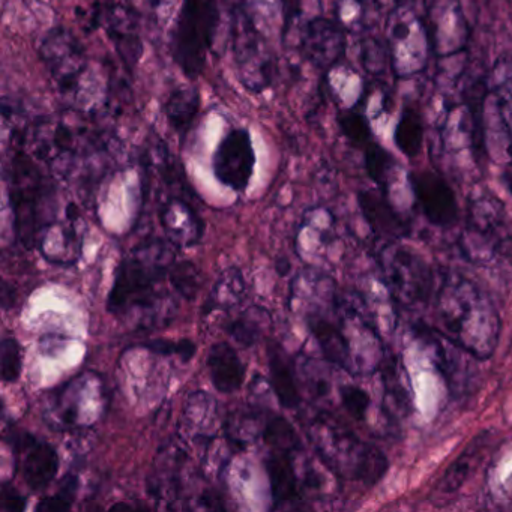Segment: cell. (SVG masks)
I'll use <instances>...</instances> for the list:
<instances>
[{
  "label": "cell",
  "mask_w": 512,
  "mask_h": 512,
  "mask_svg": "<svg viewBox=\"0 0 512 512\" xmlns=\"http://www.w3.org/2000/svg\"><path fill=\"white\" fill-rule=\"evenodd\" d=\"M442 335L475 358H490L499 341V316L487 296L461 277H446L437 293Z\"/></svg>",
  "instance_id": "1"
},
{
  "label": "cell",
  "mask_w": 512,
  "mask_h": 512,
  "mask_svg": "<svg viewBox=\"0 0 512 512\" xmlns=\"http://www.w3.org/2000/svg\"><path fill=\"white\" fill-rule=\"evenodd\" d=\"M172 242L149 239L134 248L130 257L122 260L116 271L115 283L109 293L107 310L113 314L125 313L131 308L145 310L143 323L152 319L160 322L161 311H170L155 292L158 283L169 274L175 253Z\"/></svg>",
  "instance_id": "2"
},
{
  "label": "cell",
  "mask_w": 512,
  "mask_h": 512,
  "mask_svg": "<svg viewBox=\"0 0 512 512\" xmlns=\"http://www.w3.org/2000/svg\"><path fill=\"white\" fill-rule=\"evenodd\" d=\"M311 442L334 472L374 485L388 472V458L370 443L326 415H317L310 427Z\"/></svg>",
  "instance_id": "3"
},
{
  "label": "cell",
  "mask_w": 512,
  "mask_h": 512,
  "mask_svg": "<svg viewBox=\"0 0 512 512\" xmlns=\"http://www.w3.org/2000/svg\"><path fill=\"white\" fill-rule=\"evenodd\" d=\"M218 0H184L173 34V58L188 79L205 70L206 58L217 31Z\"/></svg>",
  "instance_id": "4"
},
{
  "label": "cell",
  "mask_w": 512,
  "mask_h": 512,
  "mask_svg": "<svg viewBox=\"0 0 512 512\" xmlns=\"http://www.w3.org/2000/svg\"><path fill=\"white\" fill-rule=\"evenodd\" d=\"M100 376L83 373L47 395L44 419L53 430H73L95 424L104 409Z\"/></svg>",
  "instance_id": "5"
},
{
  "label": "cell",
  "mask_w": 512,
  "mask_h": 512,
  "mask_svg": "<svg viewBox=\"0 0 512 512\" xmlns=\"http://www.w3.org/2000/svg\"><path fill=\"white\" fill-rule=\"evenodd\" d=\"M380 266L386 286L400 304L410 307L430 296L433 274L415 251L406 247H388L380 257Z\"/></svg>",
  "instance_id": "6"
},
{
  "label": "cell",
  "mask_w": 512,
  "mask_h": 512,
  "mask_svg": "<svg viewBox=\"0 0 512 512\" xmlns=\"http://www.w3.org/2000/svg\"><path fill=\"white\" fill-rule=\"evenodd\" d=\"M509 242V233L505 224V209L502 202L491 194L476 197L467 209L466 232H464V250L470 256H484L500 253V248Z\"/></svg>",
  "instance_id": "7"
},
{
  "label": "cell",
  "mask_w": 512,
  "mask_h": 512,
  "mask_svg": "<svg viewBox=\"0 0 512 512\" xmlns=\"http://www.w3.org/2000/svg\"><path fill=\"white\" fill-rule=\"evenodd\" d=\"M256 152L250 131L235 128L226 134L214 152L212 169L220 184L233 191H245L253 178Z\"/></svg>",
  "instance_id": "8"
},
{
  "label": "cell",
  "mask_w": 512,
  "mask_h": 512,
  "mask_svg": "<svg viewBox=\"0 0 512 512\" xmlns=\"http://www.w3.org/2000/svg\"><path fill=\"white\" fill-rule=\"evenodd\" d=\"M410 185L424 217L433 226L449 227L458 220V203L451 185L433 172L410 173Z\"/></svg>",
  "instance_id": "9"
},
{
  "label": "cell",
  "mask_w": 512,
  "mask_h": 512,
  "mask_svg": "<svg viewBox=\"0 0 512 512\" xmlns=\"http://www.w3.org/2000/svg\"><path fill=\"white\" fill-rule=\"evenodd\" d=\"M16 451L20 454V472L32 491H43L52 484L59 472V455L50 443L31 434L16 437Z\"/></svg>",
  "instance_id": "10"
},
{
  "label": "cell",
  "mask_w": 512,
  "mask_h": 512,
  "mask_svg": "<svg viewBox=\"0 0 512 512\" xmlns=\"http://www.w3.org/2000/svg\"><path fill=\"white\" fill-rule=\"evenodd\" d=\"M308 59L317 67L328 70L334 67L344 53L343 29L328 19L311 20L304 38Z\"/></svg>",
  "instance_id": "11"
},
{
  "label": "cell",
  "mask_w": 512,
  "mask_h": 512,
  "mask_svg": "<svg viewBox=\"0 0 512 512\" xmlns=\"http://www.w3.org/2000/svg\"><path fill=\"white\" fill-rule=\"evenodd\" d=\"M161 226L176 248H190L202 239L203 221L182 199H170L161 209Z\"/></svg>",
  "instance_id": "12"
},
{
  "label": "cell",
  "mask_w": 512,
  "mask_h": 512,
  "mask_svg": "<svg viewBox=\"0 0 512 512\" xmlns=\"http://www.w3.org/2000/svg\"><path fill=\"white\" fill-rule=\"evenodd\" d=\"M358 203L368 226L380 238L398 241L409 235V224L398 215L391 203L379 194L373 191H361L358 194Z\"/></svg>",
  "instance_id": "13"
},
{
  "label": "cell",
  "mask_w": 512,
  "mask_h": 512,
  "mask_svg": "<svg viewBox=\"0 0 512 512\" xmlns=\"http://www.w3.org/2000/svg\"><path fill=\"white\" fill-rule=\"evenodd\" d=\"M488 440H490V433L484 431L481 436L473 439V442L461 452L460 457L446 469V472L443 473L442 478L434 487L433 494H431L434 503L439 505L440 500L449 499L452 494L460 490L461 485L467 481L470 473L476 469L479 461L484 457Z\"/></svg>",
  "instance_id": "14"
},
{
  "label": "cell",
  "mask_w": 512,
  "mask_h": 512,
  "mask_svg": "<svg viewBox=\"0 0 512 512\" xmlns=\"http://www.w3.org/2000/svg\"><path fill=\"white\" fill-rule=\"evenodd\" d=\"M307 325L313 334L314 340L319 344L323 356L337 367L344 368L352 373L353 353L349 338L337 323L323 317L322 314H308Z\"/></svg>",
  "instance_id": "15"
},
{
  "label": "cell",
  "mask_w": 512,
  "mask_h": 512,
  "mask_svg": "<svg viewBox=\"0 0 512 512\" xmlns=\"http://www.w3.org/2000/svg\"><path fill=\"white\" fill-rule=\"evenodd\" d=\"M206 364L211 374L212 385L221 394H233L244 383L245 365L229 343L214 344Z\"/></svg>",
  "instance_id": "16"
},
{
  "label": "cell",
  "mask_w": 512,
  "mask_h": 512,
  "mask_svg": "<svg viewBox=\"0 0 512 512\" xmlns=\"http://www.w3.org/2000/svg\"><path fill=\"white\" fill-rule=\"evenodd\" d=\"M292 455V451L271 449V454L266 460L274 508H281L298 500V476L293 466Z\"/></svg>",
  "instance_id": "17"
},
{
  "label": "cell",
  "mask_w": 512,
  "mask_h": 512,
  "mask_svg": "<svg viewBox=\"0 0 512 512\" xmlns=\"http://www.w3.org/2000/svg\"><path fill=\"white\" fill-rule=\"evenodd\" d=\"M269 385L284 409H295L301 403L298 385L292 365L284 350L278 344L271 343L268 347Z\"/></svg>",
  "instance_id": "18"
},
{
  "label": "cell",
  "mask_w": 512,
  "mask_h": 512,
  "mask_svg": "<svg viewBox=\"0 0 512 512\" xmlns=\"http://www.w3.org/2000/svg\"><path fill=\"white\" fill-rule=\"evenodd\" d=\"M214 398L203 391L194 392L188 397L182 416V425L185 431L193 436V439L206 440L214 434L215 416L217 406Z\"/></svg>",
  "instance_id": "19"
},
{
  "label": "cell",
  "mask_w": 512,
  "mask_h": 512,
  "mask_svg": "<svg viewBox=\"0 0 512 512\" xmlns=\"http://www.w3.org/2000/svg\"><path fill=\"white\" fill-rule=\"evenodd\" d=\"M245 296V283L241 271L236 268H229L221 272L217 283L209 293L208 301L205 304V314L215 310H232L236 305L241 304Z\"/></svg>",
  "instance_id": "20"
},
{
  "label": "cell",
  "mask_w": 512,
  "mask_h": 512,
  "mask_svg": "<svg viewBox=\"0 0 512 512\" xmlns=\"http://www.w3.org/2000/svg\"><path fill=\"white\" fill-rule=\"evenodd\" d=\"M199 94L196 89H179L170 95L167 101V118L170 124L182 136L190 131L194 118L199 112Z\"/></svg>",
  "instance_id": "21"
},
{
  "label": "cell",
  "mask_w": 512,
  "mask_h": 512,
  "mask_svg": "<svg viewBox=\"0 0 512 512\" xmlns=\"http://www.w3.org/2000/svg\"><path fill=\"white\" fill-rule=\"evenodd\" d=\"M394 142L407 158L418 157L424 142V124L416 110L406 109L401 113L395 128Z\"/></svg>",
  "instance_id": "22"
},
{
  "label": "cell",
  "mask_w": 512,
  "mask_h": 512,
  "mask_svg": "<svg viewBox=\"0 0 512 512\" xmlns=\"http://www.w3.org/2000/svg\"><path fill=\"white\" fill-rule=\"evenodd\" d=\"M269 320V314L263 308H250L230 323L227 334L241 346L251 347L260 340Z\"/></svg>",
  "instance_id": "23"
},
{
  "label": "cell",
  "mask_w": 512,
  "mask_h": 512,
  "mask_svg": "<svg viewBox=\"0 0 512 512\" xmlns=\"http://www.w3.org/2000/svg\"><path fill=\"white\" fill-rule=\"evenodd\" d=\"M266 422L256 410H239L227 421V436L236 448H245L265 431Z\"/></svg>",
  "instance_id": "24"
},
{
  "label": "cell",
  "mask_w": 512,
  "mask_h": 512,
  "mask_svg": "<svg viewBox=\"0 0 512 512\" xmlns=\"http://www.w3.org/2000/svg\"><path fill=\"white\" fill-rule=\"evenodd\" d=\"M365 169L368 176L382 188L388 190L389 179L395 169V160L385 148L370 142L365 146Z\"/></svg>",
  "instance_id": "25"
},
{
  "label": "cell",
  "mask_w": 512,
  "mask_h": 512,
  "mask_svg": "<svg viewBox=\"0 0 512 512\" xmlns=\"http://www.w3.org/2000/svg\"><path fill=\"white\" fill-rule=\"evenodd\" d=\"M263 440L271 449L296 452L301 448L295 428L283 416H272L266 421Z\"/></svg>",
  "instance_id": "26"
},
{
  "label": "cell",
  "mask_w": 512,
  "mask_h": 512,
  "mask_svg": "<svg viewBox=\"0 0 512 512\" xmlns=\"http://www.w3.org/2000/svg\"><path fill=\"white\" fill-rule=\"evenodd\" d=\"M169 278L176 292H178L182 298L188 299V301L196 298L200 286H202V278H200L199 269L191 262H181L173 266V268L170 269Z\"/></svg>",
  "instance_id": "27"
},
{
  "label": "cell",
  "mask_w": 512,
  "mask_h": 512,
  "mask_svg": "<svg viewBox=\"0 0 512 512\" xmlns=\"http://www.w3.org/2000/svg\"><path fill=\"white\" fill-rule=\"evenodd\" d=\"M77 491H79V478H77V475L68 473V475L62 479L56 494L41 500L40 505L37 506V511H68V509H71V506H73L74 500H76Z\"/></svg>",
  "instance_id": "28"
},
{
  "label": "cell",
  "mask_w": 512,
  "mask_h": 512,
  "mask_svg": "<svg viewBox=\"0 0 512 512\" xmlns=\"http://www.w3.org/2000/svg\"><path fill=\"white\" fill-rule=\"evenodd\" d=\"M406 371L401 367L400 362L395 358H391L383 368V383H385L386 392L391 395L392 400L397 406H409L410 394L407 391Z\"/></svg>",
  "instance_id": "29"
},
{
  "label": "cell",
  "mask_w": 512,
  "mask_h": 512,
  "mask_svg": "<svg viewBox=\"0 0 512 512\" xmlns=\"http://www.w3.org/2000/svg\"><path fill=\"white\" fill-rule=\"evenodd\" d=\"M23 358L22 347L16 338H5L0 346V368L2 379L7 383L17 382L22 373Z\"/></svg>",
  "instance_id": "30"
},
{
  "label": "cell",
  "mask_w": 512,
  "mask_h": 512,
  "mask_svg": "<svg viewBox=\"0 0 512 512\" xmlns=\"http://www.w3.org/2000/svg\"><path fill=\"white\" fill-rule=\"evenodd\" d=\"M341 403L356 421H364L370 409V395L358 385H343L340 388Z\"/></svg>",
  "instance_id": "31"
},
{
  "label": "cell",
  "mask_w": 512,
  "mask_h": 512,
  "mask_svg": "<svg viewBox=\"0 0 512 512\" xmlns=\"http://www.w3.org/2000/svg\"><path fill=\"white\" fill-rule=\"evenodd\" d=\"M137 347L161 356L176 355L184 362H190L194 355H196L197 350L196 344L190 340H152L139 344Z\"/></svg>",
  "instance_id": "32"
},
{
  "label": "cell",
  "mask_w": 512,
  "mask_h": 512,
  "mask_svg": "<svg viewBox=\"0 0 512 512\" xmlns=\"http://www.w3.org/2000/svg\"><path fill=\"white\" fill-rule=\"evenodd\" d=\"M341 131L344 136L359 146H367L371 142V130L367 119L358 113H347L340 119Z\"/></svg>",
  "instance_id": "33"
},
{
  "label": "cell",
  "mask_w": 512,
  "mask_h": 512,
  "mask_svg": "<svg viewBox=\"0 0 512 512\" xmlns=\"http://www.w3.org/2000/svg\"><path fill=\"white\" fill-rule=\"evenodd\" d=\"M2 511L4 512H22L26 508V497H23L13 485H2Z\"/></svg>",
  "instance_id": "34"
},
{
  "label": "cell",
  "mask_w": 512,
  "mask_h": 512,
  "mask_svg": "<svg viewBox=\"0 0 512 512\" xmlns=\"http://www.w3.org/2000/svg\"><path fill=\"white\" fill-rule=\"evenodd\" d=\"M502 184L505 185L506 190L512 196V170H506L502 175Z\"/></svg>",
  "instance_id": "35"
}]
</instances>
